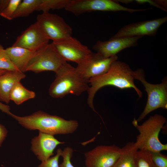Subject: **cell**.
<instances>
[{"label":"cell","mask_w":167,"mask_h":167,"mask_svg":"<svg viewBox=\"0 0 167 167\" xmlns=\"http://www.w3.org/2000/svg\"><path fill=\"white\" fill-rule=\"evenodd\" d=\"M133 71L124 62L114 61L108 71L105 74L90 79L89 87L87 91V103L95 112L93 100L97 91L107 86H113L121 89L132 88L136 92L139 98L142 96V92L135 86L133 75Z\"/></svg>","instance_id":"1"},{"label":"cell","mask_w":167,"mask_h":167,"mask_svg":"<svg viewBox=\"0 0 167 167\" xmlns=\"http://www.w3.org/2000/svg\"><path fill=\"white\" fill-rule=\"evenodd\" d=\"M22 126L28 129L54 135L74 132L79 123L75 120H66L56 115H51L42 111L32 114L19 116L13 113L11 116Z\"/></svg>","instance_id":"2"},{"label":"cell","mask_w":167,"mask_h":167,"mask_svg":"<svg viewBox=\"0 0 167 167\" xmlns=\"http://www.w3.org/2000/svg\"><path fill=\"white\" fill-rule=\"evenodd\" d=\"M55 78L51 84L49 93L52 97L62 98L68 94L79 96L87 91L88 81L83 78L67 62L56 72Z\"/></svg>","instance_id":"3"},{"label":"cell","mask_w":167,"mask_h":167,"mask_svg":"<svg viewBox=\"0 0 167 167\" xmlns=\"http://www.w3.org/2000/svg\"><path fill=\"white\" fill-rule=\"evenodd\" d=\"M166 122L165 117L158 114L150 116L141 125L134 118L132 124L139 133L134 142L138 150L151 152L167 150V144L162 143L159 139L160 132Z\"/></svg>","instance_id":"4"},{"label":"cell","mask_w":167,"mask_h":167,"mask_svg":"<svg viewBox=\"0 0 167 167\" xmlns=\"http://www.w3.org/2000/svg\"><path fill=\"white\" fill-rule=\"evenodd\" d=\"M134 79L139 80L145 88L148 94V100L145 107L137 119L141 121L149 113L159 108H167V79L165 77L159 84H153L145 79L143 70L139 69L133 71Z\"/></svg>","instance_id":"5"},{"label":"cell","mask_w":167,"mask_h":167,"mask_svg":"<svg viewBox=\"0 0 167 167\" xmlns=\"http://www.w3.org/2000/svg\"><path fill=\"white\" fill-rule=\"evenodd\" d=\"M66 62L58 53L52 43L34 52L25 72L37 73L45 71L56 72Z\"/></svg>","instance_id":"6"},{"label":"cell","mask_w":167,"mask_h":167,"mask_svg":"<svg viewBox=\"0 0 167 167\" xmlns=\"http://www.w3.org/2000/svg\"><path fill=\"white\" fill-rule=\"evenodd\" d=\"M75 15L93 11H125L131 13L147 10V9H132L125 7L116 0H71L65 9Z\"/></svg>","instance_id":"7"},{"label":"cell","mask_w":167,"mask_h":167,"mask_svg":"<svg viewBox=\"0 0 167 167\" xmlns=\"http://www.w3.org/2000/svg\"><path fill=\"white\" fill-rule=\"evenodd\" d=\"M36 22L46 36L53 42L72 37L71 27L56 14L43 12L37 15Z\"/></svg>","instance_id":"8"},{"label":"cell","mask_w":167,"mask_h":167,"mask_svg":"<svg viewBox=\"0 0 167 167\" xmlns=\"http://www.w3.org/2000/svg\"><path fill=\"white\" fill-rule=\"evenodd\" d=\"M118 59L117 55L105 58L98 53L92 52L77 64L75 68L83 78L89 81L92 78L106 73L112 63Z\"/></svg>","instance_id":"9"},{"label":"cell","mask_w":167,"mask_h":167,"mask_svg":"<svg viewBox=\"0 0 167 167\" xmlns=\"http://www.w3.org/2000/svg\"><path fill=\"white\" fill-rule=\"evenodd\" d=\"M121 148L114 144L99 145L84 153L86 167H112L119 157Z\"/></svg>","instance_id":"10"},{"label":"cell","mask_w":167,"mask_h":167,"mask_svg":"<svg viewBox=\"0 0 167 167\" xmlns=\"http://www.w3.org/2000/svg\"><path fill=\"white\" fill-rule=\"evenodd\" d=\"M167 21V16L131 23L124 26L112 37H124L155 36L160 27Z\"/></svg>","instance_id":"11"},{"label":"cell","mask_w":167,"mask_h":167,"mask_svg":"<svg viewBox=\"0 0 167 167\" xmlns=\"http://www.w3.org/2000/svg\"><path fill=\"white\" fill-rule=\"evenodd\" d=\"M52 43L65 61L74 62L77 64L82 62L92 52L87 46L72 36Z\"/></svg>","instance_id":"12"},{"label":"cell","mask_w":167,"mask_h":167,"mask_svg":"<svg viewBox=\"0 0 167 167\" xmlns=\"http://www.w3.org/2000/svg\"><path fill=\"white\" fill-rule=\"evenodd\" d=\"M49 40L36 22L17 38L12 46L35 52L49 43Z\"/></svg>","instance_id":"13"},{"label":"cell","mask_w":167,"mask_h":167,"mask_svg":"<svg viewBox=\"0 0 167 167\" xmlns=\"http://www.w3.org/2000/svg\"><path fill=\"white\" fill-rule=\"evenodd\" d=\"M142 37H111L108 40L98 41L92 49L103 57L109 58L117 54L125 49L136 46L138 41Z\"/></svg>","instance_id":"14"},{"label":"cell","mask_w":167,"mask_h":167,"mask_svg":"<svg viewBox=\"0 0 167 167\" xmlns=\"http://www.w3.org/2000/svg\"><path fill=\"white\" fill-rule=\"evenodd\" d=\"M31 149L41 161L47 160L54 155V151L59 145L64 144L53 135L39 131L31 142Z\"/></svg>","instance_id":"15"},{"label":"cell","mask_w":167,"mask_h":167,"mask_svg":"<svg viewBox=\"0 0 167 167\" xmlns=\"http://www.w3.org/2000/svg\"><path fill=\"white\" fill-rule=\"evenodd\" d=\"M26 77L24 72L19 71H6L0 75V101L6 104L10 101V94L17 82Z\"/></svg>","instance_id":"16"},{"label":"cell","mask_w":167,"mask_h":167,"mask_svg":"<svg viewBox=\"0 0 167 167\" xmlns=\"http://www.w3.org/2000/svg\"><path fill=\"white\" fill-rule=\"evenodd\" d=\"M5 50L15 66L19 71L25 72L27 65L35 52L12 46L6 48Z\"/></svg>","instance_id":"17"},{"label":"cell","mask_w":167,"mask_h":167,"mask_svg":"<svg viewBox=\"0 0 167 167\" xmlns=\"http://www.w3.org/2000/svg\"><path fill=\"white\" fill-rule=\"evenodd\" d=\"M121 149L119 157L112 167H136L135 158L138 150L134 142L127 143Z\"/></svg>","instance_id":"18"},{"label":"cell","mask_w":167,"mask_h":167,"mask_svg":"<svg viewBox=\"0 0 167 167\" xmlns=\"http://www.w3.org/2000/svg\"><path fill=\"white\" fill-rule=\"evenodd\" d=\"M35 96L34 92L27 89L19 82L16 83L11 89L10 99L16 104L19 105L28 100L34 98Z\"/></svg>","instance_id":"19"},{"label":"cell","mask_w":167,"mask_h":167,"mask_svg":"<svg viewBox=\"0 0 167 167\" xmlns=\"http://www.w3.org/2000/svg\"><path fill=\"white\" fill-rule=\"evenodd\" d=\"M41 0H22L13 15L12 19L19 17H26L37 9Z\"/></svg>","instance_id":"20"},{"label":"cell","mask_w":167,"mask_h":167,"mask_svg":"<svg viewBox=\"0 0 167 167\" xmlns=\"http://www.w3.org/2000/svg\"><path fill=\"white\" fill-rule=\"evenodd\" d=\"M71 0H41L37 11L49 12L50 10L65 9Z\"/></svg>","instance_id":"21"},{"label":"cell","mask_w":167,"mask_h":167,"mask_svg":"<svg viewBox=\"0 0 167 167\" xmlns=\"http://www.w3.org/2000/svg\"><path fill=\"white\" fill-rule=\"evenodd\" d=\"M136 167H156L151 159L150 152L138 150L136 154Z\"/></svg>","instance_id":"22"},{"label":"cell","mask_w":167,"mask_h":167,"mask_svg":"<svg viewBox=\"0 0 167 167\" xmlns=\"http://www.w3.org/2000/svg\"><path fill=\"white\" fill-rule=\"evenodd\" d=\"M0 70L6 71H19L11 62L6 51L5 49L0 44Z\"/></svg>","instance_id":"23"},{"label":"cell","mask_w":167,"mask_h":167,"mask_svg":"<svg viewBox=\"0 0 167 167\" xmlns=\"http://www.w3.org/2000/svg\"><path fill=\"white\" fill-rule=\"evenodd\" d=\"M21 0H10L6 8L0 13V15L8 20L12 19L13 16Z\"/></svg>","instance_id":"24"},{"label":"cell","mask_w":167,"mask_h":167,"mask_svg":"<svg viewBox=\"0 0 167 167\" xmlns=\"http://www.w3.org/2000/svg\"><path fill=\"white\" fill-rule=\"evenodd\" d=\"M62 150L58 148L57 150V154L54 156L50 157L47 160L41 161L38 167H59V160L62 155Z\"/></svg>","instance_id":"25"},{"label":"cell","mask_w":167,"mask_h":167,"mask_svg":"<svg viewBox=\"0 0 167 167\" xmlns=\"http://www.w3.org/2000/svg\"><path fill=\"white\" fill-rule=\"evenodd\" d=\"M150 156L156 167H167V156L161 152H151Z\"/></svg>","instance_id":"26"},{"label":"cell","mask_w":167,"mask_h":167,"mask_svg":"<svg viewBox=\"0 0 167 167\" xmlns=\"http://www.w3.org/2000/svg\"><path fill=\"white\" fill-rule=\"evenodd\" d=\"M73 152L72 148L70 147H67L64 149L61 155L63 161L59 165V167H75L71 161Z\"/></svg>","instance_id":"27"},{"label":"cell","mask_w":167,"mask_h":167,"mask_svg":"<svg viewBox=\"0 0 167 167\" xmlns=\"http://www.w3.org/2000/svg\"><path fill=\"white\" fill-rule=\"evenodd\" d=\"M135 2L138 4H144L148 3L151 5L152 6L156 8H158L164 11L167 12V10L165 9L159 5L155 2V0H135Z\"/></svg>","instance_id":"28"},{"label":"cell","mask_w":167,"mask_h":167,"mask_svg":"<svg viewBox=\"0 0 167 167\" xmlns=\"http://www.w3.org/2000/svg\"><path fill=\"white\" fill-rule=\"evenodd\" d=\"M8 131L4 126L0 124V147L5 139Z\"/></svg>","instance_id":"29"},{"label":"cell","mask_w":167,"mask_h":167,"mask_svg":"<svg viewBox=\"0 0 167 167\" xmlns=\"http://www.w3.org/2000/svg\"><path fill=\"white\" fill-rule=\"evenodd\" d=\"M0 110L11 116L12 113L10 112V108L9 106L1 103L0 101Z\"/></svg>","instance_id":"30"},{"label":"cell","mask_w":167,"mask_h":167,"mask_svg":"<svg viewBox=\"0 0 167 167\" xmlns=\"http://www.w3.org/2000/svg\"><path fill=\"white\" fill-rule=\"evenodd\" d=\"M10 0H0V13L8 5Z\"/></svg>","instance_id":"31"},{"label":"cell","mask_w":167,"mask_h":167,"mask_svg":"<svg viewBox=\"0 0 167 167\" xmlns=\"http://www.w3.org/2000/svg\"><path fill=\"white\" fill-rule=\"evenodd\" d=\"M155 2L157 4L162 8L167 10V0H155Z\"/></svg>","instance_id":"32"},{"label":"cell","mask_w":167,"mask_h":167,"mask_svg":"<svg viewBox=\"0 0 167 167\" xmlns=\"http://www.w3.org/2000/svg\"><path fill=\"white\" fill-rule=\"evenodd\" d=\"M118 2H121L126 4L132 2L134 1L132 0H116Z\"/></svg>","instance_id":"33"},{"label":"cell","mask_w":167,"mask_h":167,"mask_svg":"<svg viewBox=\"0 0 167 167\" xmlns=\"http://www.w3.org/2000/svg\"><path fill=\"white\" fill-rule=\"evenodd\" d=\"M6 71L0 70V75L5 73Z\"/></svg>","instance_id":"34"}]
</instances>
